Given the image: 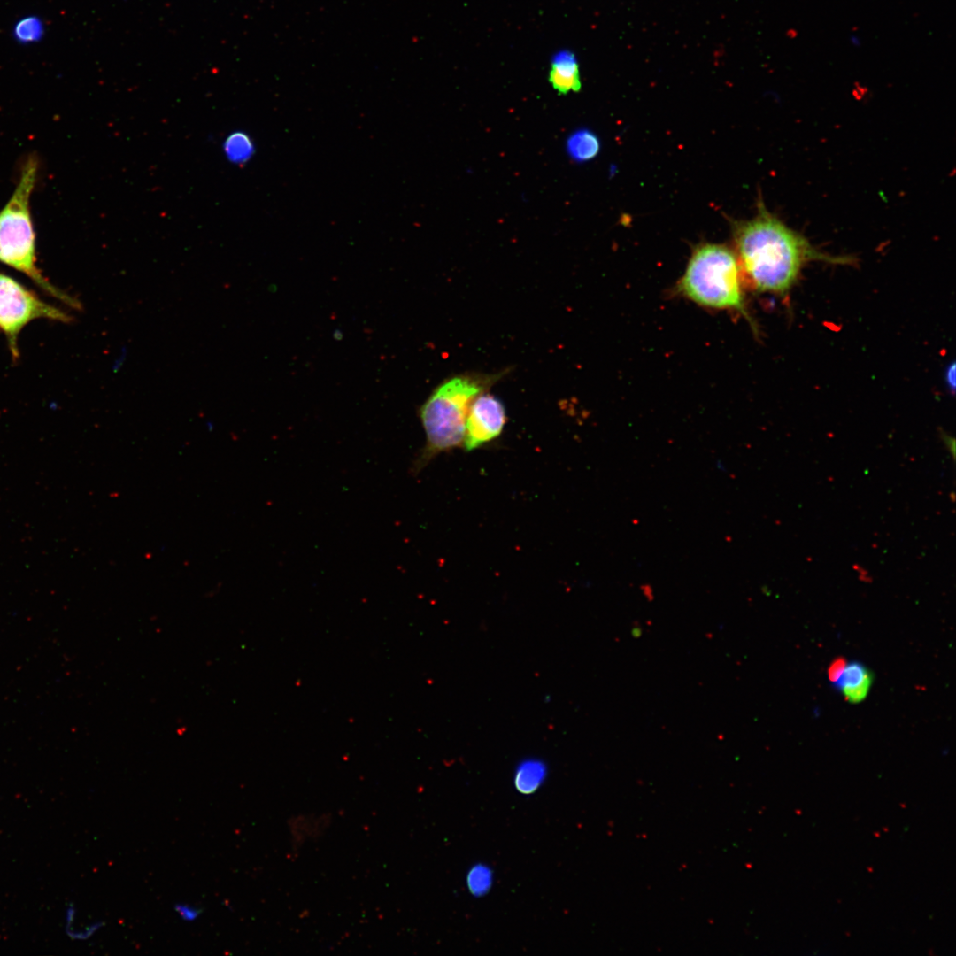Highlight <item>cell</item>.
Wrapping results in <instances>:
<instances>
[{"instance_id": "cell-14", "label": "cell", "mask_w": 956, "mask_h": 956, "mask_svg": "<svg viewBox=\"0 0 956 956\" xmlns=\"http://www.w3.org/2000/svg\"><path fill=\"white\" fill-rule=\"evenodd\" d=\"M466 882L470 891L474 895H482L489 890L491 885V872L483 865L474 866L468 872Z\"/></svg>"}, {"instance_id": "cell-7", "label": "cell", "mask_w": 956, "mask_h": 956, "mask_svg": "<svg viewBox=\"0 0 956 956\" xmlns=\"http://www.w3.org/2000/svg\"><path fill=\"white\" fill-rule=\"evenodd\" d=\"M549 81L559 94L578 92L581 89L578 63L573 52L560 50L552 57Z\"/></svg>"}, {"instance_id": "cell-16", "label": "cell", "mask_w": 956, "mask_h": 956, "mask_svg": "<svg viewBox=\"0 0 956 956\" xmlns=\"http://www.w3.org/2000/svg\"><path fill=\"white\" fill-rule=\"evenodd\" d=\"M174 909L180 917L186 921H195L202 913L200 908L185 903L177 904Z\"/></svg>"}, {"instance_id": "cell-6", "label": "cell", "mask_w": 956, "mask_h": 956, "mask_svg": "<svg viewBox=\"0 0 956 956\" xmlns=\"http://www.w3.org/2000/svg\"><path fill=\"white\" fill-rule=\"evenodd\" d=\"M506 412L495 396L482 392L472 402L466 420L463 446L467 451L496 439L503 431Z\"/></svg>"}, {"instance_id": "cell-13", "label": "cell", "mask_w": 956, "mask_h": 956, "mask_svg": "<svg viewBox=\"0 0 956 956\" xmlns=\"http://www.w3.org/2000/svg\"><path fill=\"white\" fill-rule=\"evenodd\" d=\"M42 22L36 17L21 19L14 28V35L21 42H36L42 37Z\"/></svg>"}, {"instance_id": "cell-4", "label": "cell", "mask_w": 956, "mask_h": 956, "mask_svg": "<svg viewBox=\"0 0 956 956\" xmlns=\"http://www.w3.org/2000/svg\"><path fill=\"white\" fill-rule=\"evenodd\" d=\"M742 273L736 253L723 244L698 246L678 283V290L702 306L738 310L745 314Z\"/></svg>"}, {"instance_id": "cell-15", "label": "cell", "mask_w": 956, "mask_h": 956, "mask_svg": "<svg viewBox=\"0 0 956 956\" xmlns=\"http://www.w3.org/2000/svg\"><path fill=\"white\" fill-rule=\"evenodd\" d=\"M873 682V675L868 672L865 679L859 685L843 688L840 690L845 699L850 703H860L867 696Z\"/></svg>"}, {"instance_id": "cell-18", "label": "cell", "mask_w": 956, "mask_h": 956, "mask_svg": "<svg viewBox=\"0 0 956 956\" xmlns=\"http://www.w3.org/2000/svg\"><path fill=\"white\" fill-rule=\"evenodd\" d=\"M945 381L950 389L954 390L955 388V365L952 363L945 373Z\"/></svg>"}, {"instance_id": "cell-12", "label": "cell", "mask_w": 956, "mask_h": 956, "mask_svg": "<svg viewBox=\"0 0 956 956\" xmlns=\"http://www.w3.org/2000/svg\"><path fill=\"white\" fill-rule=\"evenodd\" d=\"M868 669L860 661H852L845 666L837 681L833 683L836 690L859 685L868 674Z\"/></svg>"}, {"instance_id": "cell-1", "label": "cell", "mask_w": 956, "mask_h": 956, "mask_svg": "<svg viewBox=\"0 0 956 956\" xmlns=\"http://www.w3.org/2000/svg\"><path fill=\"white\" fill-rule=\"evenodd\" d=\"M733 235L741 273L759 292L785 294L809 261L851 263L850 258L817 251L763 204L752 220L735 222Z\"/></svg>"}, {"instance_id": "cell-2", "label": "cell", "mask_w": 956, "mask_h": 956, "mask_svg": "<svg viewBox=\"0 0 956 956\" xmlns=\"http://www.w3.org/2000/svg\"><path fill=\"white\" fill-rule=\"evenodd\" d=\"M39 160L30 155L21 166L18 183L0 211V262L24 274L46 294L81 311L79 299L50 283L37 266L35 233L30 199L36 185Z\"/></svg>"}, {"instance_id": "cell-10", "label": "cell", "mask_w": 956, "mask_h": 956, "mask_svg": "<svg viewBox=\"0 0 956 956\" xmlns=\"http://www.w3.org/2000/svg\"><path fill=\"white\" fill-rule=\"evenodd\" d=\"M545 775L546 767L543 762L537 759L525 760L516 769V788L522 793H531L541 785Z\"/></svg>"}, {"instance_id": "cell-17", "label": "cell", "mask_w": 956, "mask_h": 956, "mask_svg": "<svg viewBox=\"0 0 956 956\" xmlns=\"http://www.w3.org/2000/svg\"><path fill=\"white\" fill-rule=\"evenodd\" d=\"M846 666V660L843 657L836 658L829 665L828 668V676L829 681L835 683L840 677L844 667Z\"/></svg>"}, {"instance_id": "cell-11", "label": "cell", "mask_w": 956, "mask_h": 956, "mask_svg": "<svg viewBox=\"0 0 956 956\" xmlns=\"http://www.w3.org/2000/svg\"><path fill=\"white\" fill-rule=\"evenodd\" d=\"M223 149L227 159L235 164L247 162L254 152L252 141L241 132L229 135L224 142Z\"/></svg>"}, {"instance_id": "cell-5", "label": "cell", "mask_w": 956, "mask_h": 956, "mask_svg": "<svg viewBox=\"0 0 956 956\" xmlns=\"http://www.w3.org/2000/svg\"><path fill=\"white\" fill-rule=\"evenodd\" d=\"M46 319L71 323L73 317L53 306L10 275L0 272V332L7 340L13 361L19 358L18 337L32 320Z\"/></svg>"}, {"instance_id": "cell-9", "label": "cell", "mask_w": 956, "mask_h": 956, "mask_svg": "<svg viewBox=\"0 0 956 956\" xmlns=\"http://www.w3.org/2000/svg\"><path fill=\"white\" fill-rule=\"evenodd\" d=\"M599 150L598 136L588 129H579L567 140V152L575 162H586L594 158Z\"/></svg>"}, {"instance_id": "cell-8", "label": "cell", "mask_w": 956, "mask_h": 956, "mask_svg": "<svg viewBox=\"0 0 956 956\" xmlns=\"http://www.w3.org/2000/svg\"><path fill=\"white\" fill-rule=\"evenodd\" d=\"M330 823V817L322 815H297L289 821L291 844L300 847L306 841L319 838Z\"/></svg>"}, {"instance_id": "cell-3", "label": "cell", "mask_w": 956, "mask_h": 956, "mask_svg": "<svg viewBox=\"0 0 956 956\" xmlns=\"http://www.w3.org/2000/svg\"><path fill=\"white\" fill-rule=\"evenodd\" d=\"M496 379L495 375H458L432 391L419 409L426 443L413 462V474L436 455L463 445L469 407Z\"/></svg>"}]
</instances>
